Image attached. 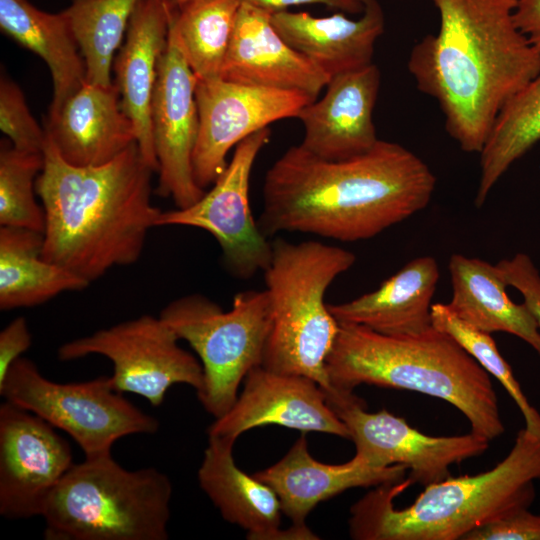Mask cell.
Listing matches in <instances>:
<instances>
[{
    "label": "cell",
    "instance_id": "cell-33",
    "mask_svg": "<svg viewBox=\"0 0 540 540\" xmlns=\"http://www.w3.org/2000/svg\"><path fill=\"white\" fill-rule=\"evenodd\" d=\"M0 128L15 148L43 153L46 132L30 113L20 87L4 75L0 79Z\"/></svg>",
    "mask_w": 540,
    "mask_h": 540
},
{
    "label": "cell",
    "instance_id": "cell-13",
    "mask_svg": "<svg viewBox=\"0 0 540 540\" xmlns=\"http://www.w3.org/2000/svg\"><path fill=\"white\" fill-rule=\"evenodd\" d=\"M195 98L199 130L192 165L203 190L224 172L231 148L275 121L297 117L314 101L298 91L243 85L221 77L197 79Z\"/></svg>",
    "mask_w": 540,
    "mask_h": 540
},
{
    "label": "cell",
    "instance_id": "cell-9",
    "mask_svg": "<svg viewBox=\"0 0 540 540\" xmlns=\"http://www.w3.org/2000/svg\"><path fill=\"white\" fill-rule=\"evenodd\" d=\"M0 394L70 435L85 458L111 454L120 438L154 434L160 425L115 390L110 377L58 383L44 377L36 364L24 357L17 359L0 381Z\"/></svg>",
    "mask_w": 540,
    "mask_h": 540
},
{
    "label": "cell",
    "instance_id": "cell-25",
    "mask_svg": "<svg viewBox=\"0 0 540 540\" xmlns=\"http://www.w3.org/2000/svg\"><path fill=\"white\" fill-rule=\"evenodd\" d=\"M452 298L449 307L461 319L487 332H507L529 344L540 355V330L523 302L514 303L497 265L453 254L449 260Z\"/></svg>",
    "mask_w": 540,
    "mask_h": 540
},
{
    "label": "cell",
    "instance_id": "cell-21",
    "mask_svg": "<svg viewBox=\"0 0 540 540\" xmlns=\"http://www.w3.org/2000/svg\"><path fill=\"white\" fill-rule=\"evenodd\" d=\"M172 14L168 0H143L130 19L124 44L113 62L122 109L133 123L144 160L155 172L158 161L152 136L151 102Z\"/></svg>",
    "mask_w": 540,
    "mask_h": 540
},
{
    "label": "cell",
    "instance_id": "cell-11",
    "mask_svg": "<svg viewBox=\"0 0 540 540\" xmlns=\"http://www.w3.org/2000/svg\"><path fill=\"white\" fill-rule=\"evenodd\" d=\"M270 136L266 127L242 140L209 191L190 206L161 211L156 223V227L187 226L211 234L219 244L224 266L237 279L247 280L263 272L272 257V241L254 219L249 201L251 171Z\"/></svg>",
    "mask_w": 540,
    "mask_h": 540
},
{
    "label": "cell",
    "instance_id": "cell-7",
    "mask_svg": "<svg viewBox=\"0 0 540 540\" xmlns=\"http://www.w3.org/2000/svg\"><path fill=\"white\" fill-rule=\"evenodd\" d=\"M172 484L154 467L128 470L111 454L73 464L50 493L46 540H166Z\"/></svg>",
    "mask_w": 540,
    "mask_h": 540
},
{
    "label": "cell",
    "instance_id": "cell-4",
    "mask_svg": "<svg viewBox=\"0 0 540 540\" xmlns=\"http://www.w3.org/2000/svg\"><path fill=\"white\" fill-rule=\"evenodd\" d=\"M326 371L332 389L353 392L367 384L419 392L453 405L470 432L488 441L505 432L490 374L433 325L417 334L387 335L339 323Z\"/></svg>",
    "mask_w": 540,
    "mask_h": 540
},
{
    "label": "cell",
    "instance_id": "cell-6",
    "mask_svg": "<svg viewBox=\"0 0 540 540\" xmlns=\"http://www.w3.org/2000/svg\"><path fill=\"white\" fill-rule=\"evenodd\" d=\"M355 260L353 252L316 240H272V257L263 271L272 307L263 367L307 377L324 391L330 390L326 360L339 322L330 312L325 295Z\"/></svg>",
    "mask_w": 540,
    "mask_h": 540
},
{
    "label": "cell",
    "instance_id": "cell-3",
    "mask_svg": "<svg viewBox=\"0 0 540 540\" xmlns=\"http://www.w3.org/2000/svg\"><path fill=\"white\" fill-rule=\"evenodd\" d=\"M137 142L107 163L67 162L46 134L36 193L44 210L42 256L91 283L134 264L161 210Z\"/></svg>",
    "mask_w": 540,
    "mask_h": 540
},
{
    "label": "cell",
    "instance_id": "cell-22",
    "mask_svg": "<svg viewBox=\"0 0 540 540\" xmlns=\"http://www.w3.org/2000/svg\"><path fill=\"white\" fill-rule=\"evenodd\" d=\"M233 445L209 437L197 473L201 489L221 516L246 530L252 540L317 539L308 528H280L282 509L277 494L235 464Z\"/></svg>",
    "mask_w": 540,
    "mask_h": 540
},
{
    "label": "cell",
    "instance_id": "cell-8",
    "mask_svg": "<svg viewBox=\"0 0 540 540\" xmlns=\"http://www.w3.org/2000/svg\"><path fill=\"white\" fill-rule=\"evenodd\" d=\"M160 317L198 356L203 385L196 394L203 408L215 419L223 416L248 372L262 364L272 325L268 293H236L228 311L204 295H185L170 302Z\"/></svg>",
    "mask_w": 540,
    "mask_h": 540
},
{
    "label": "cell",
    "instance_id": "cell-16",
    "mask_svg": "<svg viewBox=\"0 0 540 540\" xmlns=\"http://www.w3.org/2000/svg\"><path fill=\"white\" fill-rule=\"evenodd\" d=\"M265 425L350 439L346 425L330 408L324 390L315 381L259 365L246 375L244 388L233 406L216 418L207 432L209 437L235 443L242 433Z\"/></svg>",
    "mask_w": 540,
    "mask_h": 540
},
{
    "label": "cell",
    "instance_id": "cell-19",
    "mask_svg": "<svg viewBox=\"0 0 540 540\" xmlns=\"http://www.w3.org/2000/svg\"><path fill=\"white\" fill-rule=\"evenodd\" d=\"M407 471L401 464L376 467L357 455L342 464L319 462L302 434L282 459L254 476L275 491L293 526L307 528L305 519L320 502L352 488L401 482Z\"/></svg>",
    "mask_w": 540,
    "mask_h": 540
},
{
    "label": "cell",
    "instance_id": "cell-32",
    "mask_svg": "<svg viewBox=\"0 0 540 540\" xmlns=\"http://www.w3.org/2000/svg\"><path fill=\"white\" fill-rule=\"evenodd\" d=\"M432 325L449 334L490 375L505 388L520 409L526 429L540 439V414L529 403L511 367L500 354L490 333L481 331L459 318L448 304L436 303L431 307Z\"/></svg>",
    "mask_w": 540,
    "mask_h": 540
},
{
    "label": "cell",
    "instance_id": "cell-1",
    "mask_svg": "<svg viewBox=\"0 0 540 540\" xmlns=\"http://www.w3.org/2000/svg\"><path fill=\"white\" fill-rule=\"evenodd\" d=\"M435 185L428 165L395 142L379 139L344 160L322 159L294 145L266 172L257 222L268 238L299 232L366 240L423 210Z\"/></svg>",
    "mask_w": 540,
    "mask_h": 540
},
{
    "label": "cell",
    "instance_id": "cell-39",
    "mask_svg": "<svg viewBox=\"0 0 540 540\" xmlns=\"http://www.w3.org/2000/svg\"><path fill=\"white\" fill-rule=\"evenodd\" d=\"M192 0H168L169 5L172 9L179 8L180 6L186 4L187 2H190Z\"/></svg>",
    "mask_w": 540,
    "mask_h": 540
},
{
    "label": "cell",
    "instance_id": "cell-37",
    "mask_svg": "<svg viewBox=\"0 0 540 540\" xmlns=\"http://www.w3.org/2000/svg\"><path fill=\"white\" fill-rule=\"evenodd\" d=\"M271 14L287 10L291 6L321 4L344 13L361 14L364 9L363 0H240Z\"/></svg>",
    "mask_w": 540,
    "mask_h": 540
},
{
    "label": "cell",
    "instance_id": "cell-28",
    "mask_svg": "<svg viewBox=\"0 0 540 540\" xmlns=\"http://www.w3.org/2000/svg\"><path fill=\"white\" fill-rule=\"evenodd\" d=\"M540 141V71L498 114L480 154L479 208L509 167Z\"/></svg>",
    "mask_w": 540,
    "mask_h": 540
},
{
    "label": "cell",
    "instance_id": "cell-23",
    "mask_svg": "<svg viewBox=\"0 0 540 540\" xmlns=\"http://www.w3.org/2000/svg\"><path fill=\"white\" fill-rule=\"evenodd\" d=\"M359 18L344 12L315 17L306 12L279 11L271 15L276 31L330 78L372 62L376 41L385 29L378 0H363Z\"/></svg>",
    "mask_w": 540,
    "mask_h": 540
},
{
    "label": "cell",
    "instance_id": "cell-10",
    "mask_svg": "<svg viewBox=\"0 0 540 540\" xmlns=\"http://www.w3.org/2000/svg\"><path fill=\"white\" fill-rule=\"evenodd\" d=\"M178 341L160 316L142 315L66 342L57 354L61 361L92 354L108 358L113 363L110 380L115 390L142 396L159 406L173 385L186 384L196 392L203 385L199 359Z\"/></svg>",
    "mask_w": 540,
    "mask_h": 540
},
{
    "label": "cell",
    "instance_id": "cell-2",
    "mask_svg": "<svg viewBox=\"0 0 540 540\" xmlns=\"http://www.w3.org/2000/svg\"><path fill=\"white\" fill-rule=\"evenodd\" d=\"M439 29L412 48L407 68L434 98L447 133L480 153L506 103L540 71V50L514 21L517 0H431Z\"/></svg>",
    "mask_w": 540,
    "mask_h": 540
},
{
    "label": "cell",
    "instance_id": "cell-29",
    "mask_svg": "<svg viewBox=\"0 0 540 540\" xmlns=\"http://www.w3.org/2000/svg\"><path fill=\"white\" fill-rule=\"evenodd\" d=\"M240 0H192L173 9L170 30L199 80L219 78Z\"/></svg>",
    "mask_w": 540,
    "mask_h": 540
},
{
    "label": "cell",
    "instance_id": "cell-27",
    "mask_svg": "<svg viewBox=\"0 0 540 540\" xmlns=\"http://www.w3.org/2000/svg\"><path fill=\"white\" fill-rule=\"evenodd\" d=\"M43 233L0 227V309L32 307L89 282L42 256Z\"/></svg>",
    "mask_w": 540,
    "mask_h": 540
},
{
    "label": "cell",
    "instance_id": "cell-14",
    "mask_svg": "<svg viewBox=\"0 0 540 540\" xmlns=\"http://www.w3.org/2000/svg\"><path fill=\"white\" fill-rule=\"evenodd\" d=\"M73 464L70 445L55 427L6 400L0 405L1 516H41L50 493Z\"/></svg>",
    "mask_w": 540,
    "mask_h": 540
},
{
    "label": "cell",
    "instance_id": "cell-35",
    "mask_svg": "<svg viewBox=\"0 0 540 540\" xmlns=\"http://www.w3.org/2000/svg\"><path fill=\"white\" fill-rule=\"evenodd\" d=\"M464 540H540V515L524 509L474 530Z\"/></svg>",
    "mask_w": 540,
    "mask_h": 540
},
{
    "label": "cell",
    "instance_id": "cell-18",
    "mask_svg": "<svg viewBox=\"0 0 540 540\" xmlns=\"http://www.w3.org/2000/svg\"><path fill=\"white\" fill-rule=\"evenodd\" d=\"M271 15L241 3L220 77L243 85L298 91L316 100L331 78L281 37Z\"/></svg>",
    "mask_w": 540,
    "mask_h": 540
},
{
    "label": "cell",
    "instance_id": "cell-34",
    "mask_svg": "<svg viewBox=\"0 0 540 540\" xmlns=\"http://www.w3.org/2000/svg\"><path fill=\"white\" fill-rule=\"evenodd\" d=\"M496 265L507 286L514 287L522 294L540 330V273L531 258L524 253H517L511 259L500 260Z\"/></svg>",
    "mask_w": 540,
    "mask_h": 540
},
{
    "label": "cell",
    "instance_id": "cell-30",
    "mask_svg": "<svg viewBox=\"0 0 540 540\" xmlns=\"http://www.w3.org/2000/svg\"><path fill=\"white\" fill-rule=\"evenodd\" d=\"M142 1L72 0L64 10L85 62L87 81L112 84L110 71L115 52Z\"/></svg>",
    "mask_w": 540,
    "mask_h": 540
},
{
    "label": "cell",
    "instance_id": "cell-17",
    "mask_svg": "<svg viewBox=\"0 0 540 540\" xmlns=\"http://www.w3.org/2000/svg\"><path fill=\"white\" fill-rule=\"evenodd\" d=\"M380 79L374 63L333 76L325 95L305 105L296 117L305 131L300 145L326 160H344L369 151L379 140L373 111Z\"/></svg>",
    "mask_w": 540,
    "mask_h": 540
},
{
    "label": "cell",
    "instance_id": "cell-31",
    "mask_svg": "<svg viewBox=\"0 0 540 540\" xmlns=\"http://www.w3.org/2000/svg\"><path fill=\"white\" fill-rule=\"evenodd\" d=\"M43 168V153L15 148L9 140L0 143V226L42 232L45 216L36 201V180Z\"/></svg>",
    "mask_w": 540,
    "mask_h": 540
},
{
    "label": "cell",
    "instance_id": "cell-20",
    "mask_svg": "<svg viewBox=\"0 0 540 540\" xmlns=\"http://www.w3.org/2000/svg\"><path fill=\"white\" fill-rule=\"evenodd\" d=\"M60 155L77 166L101 165L136 142L116 84L87 80L48 118L44 128Z\"/></svg>",
    "mask_w": 540,
    "mask_h": 540
},
{
    "label": "cell",
    "instance_id": "cell-15",
    "mask_svg": "<svg viewBox=\"0 0 540 540\" xmlns=\"http://www.w3.org/2000/svg\"><path fill=\"white\" fill-rule=\"evenodd\" d=\"M197 78L171 30L161 55L151 102V125L158 161L156 193L176 208L192 205L205 190L193 174L192 157L199 130Z\"/></svg>",
    "mask_w": 540,
    "mask_h": 540
},
{
    "label": "cell",
    "instance_id": "cell-5",
    "mask_svg": "<svg viewBox=\"0 0 540 540\" xmlns=\"http://www.w3.org/2000/svg\"><path fill=\"white\" fill-rule=\"evenodd\" d=\"M539 479L540 439L524 428L494 468L430 484L406 508L396 509L393 501L412 485L408 477L375 486L351 507L349 533L357 540H464L529 509Z\"/></svg>",
    "mask_w": 540,
    "mask_h": 540
},
{
    "label": "cell",
    "instance_id": "cell-24",
    "mask_svg": "<svg viewBox=\"0 0 540 540\" xmlns=\"http://www.w3.org/2000/svg\"><path fill=\"white\" fill-rule=\"evenodd\" d=\"M431 256L411 260L374 291L339 304H328L339 323L368 327L387 335H411L432 326V298L439 281Z\"/></svg>",
    "mask_w": 540,
    "mask_h": 540
},
{
    "label": "cell",
    "instance_id": "cell-26",
    "mask_svg": "<svg viewBox=\"0 0 540 540\" xmlns=\"http://www.w3.org/2000/svg\"><path fill=\"white\" fill-rule=\"evenodd\" d=\"M0 29L47 64L53 84L48 118L55 116L86 80L85 62L66 14L42 11L29 0H0Z\"/></svg>",
    "mask_w": 540,
    "mask_h": 540
},
{
    "label": "cell",
    "instance_id": "cell-38",
    "mask_svg": "<svg viewBox=\"0 0 540 540\" xmlns=\"http://www.w3.org/2000/svg\"><path fill=\"white\" fill-rule=\"evenodd\" d=\"M513 16L518 29L540 50V0H517Z\"/></svg>",
    "mask_w": 540,
    "mask_h": 540
},
{
    "label": "cell",
    "instance_id": "cell-12",
    "mask_svg": "<svg viewBox=\"0 0 540 540\" xmlns=\"http://www.w3.org/2000/svg\"><path fill=\"white\" fill-rule=\"evenodd\" d=\"M328 405L346 425L357 456L376 467L401 464L412 484L424 487L449 477L450 467L482 455L489 441L470 432L434 437L411 427L404 418L385 409L371 413L353 392L330 389Z\"/></svg>",
    "mask_w": 540,
    "mask_h": 540
},
{
    "label": "cell",
    "instance_id": "cell-36",
    "mask_svg": "<svg viewBox=\"0 0 540 540\" xmlns=\"http://www.w3.org/2000/svg\"><path fill=\"white\" fill-rule=\"evenodd\" d=\"M32 336L27 320L16 317L0 332V381L10 366L29 349Z\"/></svg>",
    "mask_w": 540,
    "mask_h": 540
}]
</instances>
